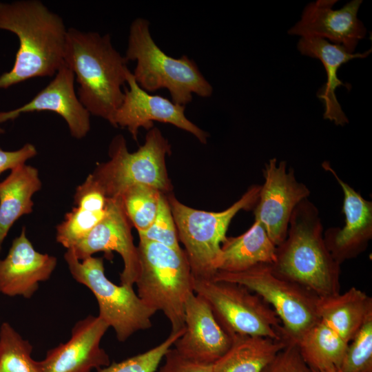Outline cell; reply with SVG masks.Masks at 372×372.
I'll return each instance as SVG.
<instances>
[{"instance_id": "27", "label": "cell", "mask_w": 372, "mask_h": 372, "mask_svg": "<svg viewBox=\"0 0 372 372\" xmlns=\"http://www.w3.org/2000/svg\"><path fill=\"white\" fill-rule=\"evenodd\" d=\"M32 346L8 323L0 327V372H40Z\"/></svg>"}, {"instance_id": "5", "label": "cell", "mask_w": 372, "mask_h": 372, "mask_svg": "<svg viewBox=\"0 0 372 372\" xmlns=\"http://www.w3.org/2000/svg\"><path fill=\"white\" fill-rule=\"evenodd\" d=\"M137 295L149 307L163 313L172 333L184 329L185 305L194 293L190 265L183 249L139 240Z\"/></svg>"}, {"instance_id": "32", "label": "cell", "mask_w": 372, "mask_h": 372, "mask_svg": "<svg viewBox=\"0 0 372 372\" xmlns=\"http://www.w3.org/2000/svg\"><path fill=\"white\" fill-rule=\"evenodd\" d=\"M262 372H311L302 358L296 342L288 340L286 346Z\"/></svg>"}, {"instance_id": "20", "label": "cell", "mask_w": 372, "mask_h": 372, "mask_svg": "<svg viewBox=\"0 0 372 372\" xmlns=\"http://www.w3.org/2000/svg\"><path fill=\"white\" fill-rule=\"evenodd\" d=\"M297 48L302 54L319 59L326 71L327 81L317 92L318 98L324 105V118L333 121L336 125L344 126L349 123V119L337 99L335 90L340 86L349 90L351 86L340 80L338 70L352 59L367 57L371 49L362 53L351 54L342 45L332 44L326 39L317 37H301Z\"/></svg>"}, {"instance_id": "23", "label": "cell", "mask_w": 372, "mask_h": 372, "mask_svg": "<svg viewBox=\"0 0 372 372\" xmlns=\"http://www.w3.org/2000/svg\"><path fill=\"white\" fill-rule=\"evenodd\" d=\"M276 246L262 225L254 220L251 227L236 237H227L221 245L218 271L239 272L260 264L272 265Z\"/></svg>"}, {"instance_id": "14", "label": "cell", "mask_w": 372, "mask_h": 372, "mask_svg": "<svg viewBox=\"0 0 372 372\" xmlns=\"http://www.w3.org/2000/svg\"><path fill=\"white\" fill-rule=\"evenodd\" d=\"M110 328L99 316L89 315L72 329L70 338L48 351L38 361L40 372H90L110 364L101 342Z\"/></svg>"}, {"instance_id": "28", "label": "cell", "mask_w": 372, "mask_h": 372, "mask_svg": "<svg viewBox=\"0 0 372 372\" xmlns=\"http://www.w3.org/2000/svg\"><path fill=\"white\" fill-rule=\"evenodd\" d=\"M162 194L154 187L135 185L119 196L130 223L138 232L146 230L153 223Z\"/></svg>"}, {"instance_id": "34", "label": "cell", "mask_w": 372, "mask_h": 372, "mask_svg": "<svg viewBox=\"0 0 372 372\" xmlns=\"http://www.w3.org/2000/svg\"><path fill=\"white\" fill-rule=\"evenodd\" d=\"M37 154L36 147L31 143H26L22 147L14 151L3 150L0 147V174L6 170L25 164V162Z\"/></svg>"}, {"instance_id": "31", "label": "cell", "mask_w": 372, "mask_h": 372, "mask_svg": "<svg viewBox=\"0 0 372 372\" xmlns=\"http://www.w3.org/2000/svg\"><path fill=\"white\" fill-rule=\"evenodd\" d=\"M139 240L156 242L173 249H182L178 242L176 227L165 194H162L158 211L152 225L145 231L138 232Z\"/></svg>"}, {"instance_id": "3", "label": "cell", "mask_w": 372, "mask_h": 372, "mask_svg": "<svg viewBox=\"0 0 372 372\" xmlns=\"http://www.w3.org/2000/svg\"><path fill=\"white\" fill-rule=\"evenodd\" d=\"M276 256L270 265L279 276L318 298L340 293V265L324 243L319 210L308 198L293 211L287 237L276 247Z\"/></svg>"}, {"instance_id": "2", "label": "cell", "mask_w": 372, "mask_h": 372, "mask_svg": "<svg viewBox=\"0 0 372 372\" xmlns=\"http://www.w3.org/2000/svg\"><path fill=\"white\" fill-rule=\"evenodd\" d=\"M128 62L110 34L68 29L64 63L79 84L77 96L90 114L111 125L124 98Z\"/></svg>"}, {"instance_id": "10", "label": "cell", "mask_w": 372, "mask_h": 372, "mask_svg": "<svg viewBox=\"0 0 372 372\" xmlns=\"http://www.w3.org/2000/svg\"><path fill=\"white\" fill-rule=\"evenodd\" d=\"M193 290L205 300L220 326L231 337L287 339L281 321L273 309L245 287L194 277Z\"/></svg>"}, {"instance_id": "15", "label": "cell", "mask_w": 372, "mask_h": 372, "mask_svg": "<svg viewBox=\"0 0 372 372\" xmlns=\"http://www.w3.org/2000/svg\"><path fill=\"white\" fill-rule=\"evenodd\" d=\"M337 0H317L304 8L301 19L288 31L301 37L328 39L353 53L366 29L358 18L362 0H352L339 10L333 7Z\"/></svg>"}, {"instance_id": "33", "label": "cell", "mask_w": 372, "mask_h": 372, "mask_svg": "<svg viewBox=\"0 0 372 372\" xmlns=\"http://www.w3.org/2000/svg\"><path fill=\"white\" fill-rule=\"evenodd\" d=\"M165 362L156 372H213L212 364L198 363L170 348L164 356Z\"/></svg>"}, {"instance_id": "30", "label": "cell", "mask_w": 372, "mask_h": 372, "mask_svg": "<svg viewBox=\"0 0 372 372\" xmlns=\"http://www.w3.org/2000/svg\"><path fill=\"white\" fill-rule=\"evenodd\" d=\"M184 330L172 333L157 346L119 362H112L97 372H156L167 351L183 335Z\"/></svg>"}, {"instance_id": "22", "label": "cell", "mask_w": 372, "mask_h": 372, "mask_svg": "<svg viewBox=\"0 0 372 372\" xmlns=\"http://www.w3.org/2000/svg\"><path fill=\"white\" fill-rule=\"evenodd\" d=\"M317 313L320 322L349 344L372 313V298L352 287L343 293L318 298Z\"/></svg>"}, {"instance_id": "9", "label": "cell", "mask_w": 372, "mask_h": 372, "mask_svg": "<svg viewBox=\"0 0 372 372\" xmlns=\"http://www.w3.org/2000/svg\"><path fill=\"white\" fill-rule=\"evenodd\" d=\"M212 279L241 285L259 296L280 320L285 338L296 343L320 321L318 297L277 274L270 265L260 264L239 272L218 271Z\"/></svg>"}, {"instance_id": "35", "label": "cell", "mask_w": 372, "mask_h": 372, "mask_svg": "<svg viewBox=\"0 0 372 372\" xmlns=\"http://www.w3.org/2000/svg\"><path fill=\"white\" fill-rule=\"evenodd\" d=\"M311 372H342V371L340 369H334V370L328 371H311Z\"/></svg>"}, {"instance_id": "8", "label": "cell", "mask_w": 372, "mask_h": 372, "mask_svg": "<svg viewBox=\"0 0 372 372\" xmlns=\"http://www.w3.org/2000/svg\"><path fill=\"white\" fill-rule=\"evenodd\" d=\"M64 259L73 278L92 292L99 304V316L114 329L119 342L152 326L151 319L156 311L138 297L133 287L111 282L105 274L103 258L79 260L68 249Z\"/></svg>"}, {"instance_id": "4", "label": "cell", "mask_w": 372, "mask_h": 372, "mask_svg": "<svg viewBox=\"0 0 372 372\" xmlns=\"http://www.w3.org/2000/svg\"><path fill=\"white\" fill-rule=\"evenodd\" d=\"M125 56L128 61H136L133 76L147 92L165 88L172 101L183 106L192 101L193 94L200 97L212 94L211 85L193 59L187 55L171 57L156 45L147 19L137 18L132 22Z\"/></svg>"}, {"instance_id": "21", "label": "cell", "mask_w": 372, "mask_h": 372, "mask_svg": "<svg viewBox=\"0 0 372 372\" xmlns=\"http://www.w3.org/2000/svg\"><path fill=\"white\" fill-rule=\"evenodd\" d=\"M109 198L92 175L76 189L74 207L56 227L57 242L67 249L85 237L105 216Z\"/></svg>"}, {"instance_id": "17", "label": "cell", "mask_w": 372, "mask_h": 372, "mask_svg": "<svg viewBox=\"0 0 372 372\" xmlns=\"http://www.w3.org/2000/svg\"><path fill=\"white\" fill-rule=\"evenodd\" d=\"M184 324V333L174 346L189 360L213 364L231 344V337L220 326L208 303L194 292L185 302Z\"/></svg>"}, {"instance_id": "6", "label": "cell", "mask_w": 372, "mask_h": 372, "mask_svg": "<svg viewBox=\"0 0 372 372\" xmlns=\"http://www.w3.org/2000/svg\"><path fill=\"white\" fill-rule=\"evenodd\" d=\"M260 187V185H251L232 205L218 212L196 209L183 204L173 195L167 197L178 240L184 245L194 277L214 278L231 221L240 211L254 209Z\"/></svg>"}, {"instance_id": "1", "label": "cell", "mask_w": 372, "mask_h": 372, "mask_svg": "<svg viewBox=\"0 0 372 372\" xmlns=\"http://www.w3.org/2000/svg\"><path fill=\"white\" fill-rule=\"evenodd\" d=\"M0 29L14 33L19 42L12 68L0 76V88L54 76L64 64L68 29L41 1L0 3Z\"/></svg>"}, {"instance_id": "26", "label": "cell", "mask_w": 372, "mask_h": 372, "mask_svg": "<svg viewBox=\"0 0 372 372\" xmlns=\"http://www.w3.org/2000/svg\"><path fill=\"white\" fill-rule=\"evenodd\" d=\"M300 355L311 371L340 369L348 343L319 321L296 343Z\"/></svg>"}, {"instance_id": "12", "label": "cell", "mask_w": 372, "mask_h": 372, "mask_svg": "<svg viewBox=\"0 0 372 372\" xmlns=\"http://www.w3.org/2000/svg\"><path fill=\"white\" fill-rule=\"evenodd\" d=\"M132 225L121 198H109L104 218L70 249L79 260L99 251L109 258L112 251H116L121 256L124 265L120 273V285L133 287L139 273V258L138 248L134 244Z\"/></svg>"}, {"instance_id": "29", "label": "cell", "mask_w": 372, "mask_h": 372, "mask_svg": "<svg viewBox=\"0 0 372 372\" xmlns=\"http://www.w3.org/2000/svg\"><path fill=\"white\" fill-rule=\"evenodd\" d=\"M340 369L342 372H372V313L349 342Z\"/></svg>"}, {"instance_id": "24", "label": "cell", "mask_w": 372, "mask_h": 372, "mask_svg": "<svg viewBox=\"0 0 372 372\" xmlns=\"http://www.w3.org/2000/svg\"><path fill=\"white\" fill-rule=\"evenodd\" d=\"M41 187L38 169L25 164L10 170L0 182V251L14 223L32 212V196Z\"/></svg>"}, {"instance_id": "16", "label": "cell", "mask_w": 372, "mask_h": 372, "mask_svg": "<svg viewBox=\"0 0 372 372\" xmlns=\"http://www.w3.org/2000/svg\"><path fill=\"white\" fill-rule=\"evenodd\" d=\"M322 167L332 174L344 196L342 211L345 217L344 225L328 228L323 233L329 251L340 265L364 251L371 240L372 203L344 182L328 161H324Z\"/></svg>"}, {"instance_id": "18", "label": "cell", "mask_w": 372, "mask_h": 372, "mask_svg": "<svg viewBox=\"0 0 372 372\" xmlns=\"http://www.w3.org/2000/svg\"><path fill=\"white\" fill-rule=\"evenodd\" d=\"M74 74L64 63L54 79L29 102L8 112H0V124L14 120L23 113L49 111L60 115L71 135L85 137L90 130V114L80 102L74 90ZM3 132L0 127V133Z\"/></svg>"}, {"instance_id": "25", "label": "cell", "mask_w": 372, "mask_h": 372, "mask_svg": "<svg viewBox=\"0 0 372 372\" xmlns=\"http://www.w3.org/2000/svg\"><path fill=\"white\" fill-rule=\"evenodd\" d=\"M227 352L212 364L213 372H262L288 339L235 335Z\"/></svg>"}, {"instance_id": "11", "label": "cell", "mask_w": 372, "mask_h": 372, "mask_svg": "<svg viewBox=\"0 0 372 372\" xmlns=\"http://www.w3.org/2000/svg\"><path fill=\"white\" fill-rule=\"evenodd\" d=\"M261 185L254 207L256 221L259 222L273 244L278 247L286 238L290 218L296 207L308 198V187L297 180L293 168L287 169L284 161L273 158L262 169Z\"/></svg>"}, {"instance_id": "7", "label": "cell", "mask_w": 372, "mask_h": 372, "mask_svg": "<svg viewBox=\"0 0 372 372\" xmlns=\"http://www.w3.org/2000/svg\"><path fill=\"white\" fill-rule=\"evenodd\" d=\"M170 152L169 141L157 127L148 130L144 144L134 152L128 151L125 139L118 134L110 145V160L97 164L90 174L107 198L118 197L135 185H148L166 194L172 189L165 164Z\"/></svg>"}, {"instance_id": "13", "label": "cell", "mask_w": 372, "mask_h": 372, "mask_svg": "<svg viewBox=\"0 0 372 372\" xmlns=\"http://www.w3.org/2000/svg\"><path fill=\"white\" fill-rule=\"evenodd\" d=\"M126 83L129 87H124V98L114 114L112 125L126 127L137 141L140 127L148 131L154 127V121H159L188 132L200 143H207L209 134L186 117L185 106L145 91L138 85L129 69L126 72Z\"/></svg>"}, {"instance_id": "19", "label": "cell", "mask_w": 372, "mask_h": 372, "mask_svg": "<svg viewBox=\"0 0 372 372\" xmlns=\"http://www.w3.org/2000/svg\"><path fill=\"white\" fill-rule=\"evenodd\" d=\"M57 265L55 256L37 251L23 227L12 243L6 257L0 260V292L14 297L30 298L40 282L48 280Z\"/></svg>"}]
</instances>
